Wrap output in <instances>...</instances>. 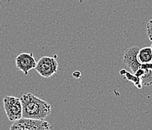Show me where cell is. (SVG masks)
I'll return each instance as SVG.
<instances>
[{
	"mask_svg": "<svg viewBox=\"0 0 152 130\" xmlns=\"http://www.w3.org/2000/svg\"><path fill=\"white\" fill-rule=\"evenodd\" d=\"M23 108V117L45 120L51 111V106L32 93H24L20 97Z\"/></svg>",
	"mask_w": 152,
	"mask_h": 130,
	"instance_id": "6da1fadb",
	"label": "cell"
},
{
	"mask_svg": "<svg viewBox=\"0 0 152 130\" xmlns=\"http://www.w3.org/2000/svg\"><path fill=\"white\" fill-rule=\"evenodd\" d=\"M53 126L45 120L32 119L21 117L20 119L14 121L10 126L11 130H48Z\"/></svg>",
	"mask_w": 152,
	"mask_h": 130,
	"instance_id": "7a4b0ae2",
	"label": "cell"
},
{
	"mask_svg": "<svg viewBox=\"0 0 152 130\" xmlns=\"http://www.w3.org/2000/svg\"><path fill=\"white\" fill-rule=\"evenodd\" d=\"M5 114L10 121L14 122L23 117V108L20 99L15 96H5L3 99Z\"/></svg>",
	"mask_w": 152,
	"mask_h": 130,
	"instance_id": "3957f363",
	"label": "cell"
},
{
	"mask_svg": "<svg viewBox=\"0 0 152 130\" xmlns=\"http://www.w3.org/2000/svg\"><path fill=\"white\" fill-rule=\"evenodd\" d=\"M36 71L43 77H50L55 74L58 69V63L54 57L42 56L37 62Z\"/></svg>",
	"mask_w": 152,
	"mask_h": 130,
	"instance_id": "277c9868",
	"label": "cell"
},
{
	"mask_svg": "<svg viewBox=\"0 0 152 130\" xmlns=\"http://www.w3.org/2000/svg\"><path fill=\"white\" fill-rule=\"evenodd\" d=\"M15 64L24 75H27L32 69L36 68L37 62L32 53H21L16 57Z\"/></svg>",
	"mask_w": 152,
	"mask_h": 130,
	"instance_id": "5b68a950",
	"label": "cell"
},
{
	"mask_svg": "<svg viewBox=\"0 0 152 130\" xmlns=\"http://www.w3.org/2000/svg\"><path fill=\"white\" fill-rule=\"evenodd\" d=\"M139 49L140 48L137 46L130 47L125 50L124 54V63L131 70L132 73L133 74L138 69H140L141 65H142L137 57Z\"/></svg>",
	"mask_w": 152,
	"mask_h": 130,
	"instance_id": "8992f818",
	"label": "cell"
},
{
	"mask_svg": "<svg viewBox=\"0 0 152 130\" xmlns=\"http://www.w3.org/2000/svg\"><path fill=\"white\" fill-rule=\"evenodd\" d=\"M137 57L139 61L142 64L152 62V51L151 47H145L139 49Z\"/></svg>",
	"mask_w": 152,
	"mask_h": 130,
	"instance_id": "52a82bcc",
	"label": "cell"
},
{
	"mask_svg": "<svg viewBox=\"0 0 152 130\" xmlns=\"http://www.w3.org/2000/svg\"><path fill=\"white\" fill-rule=\"evenodd\" d=\"M120 74H121L122 76H124L128 81L132 82L136 88L142 89V81H141L140 77H137V76L135 74H133V73L129 72L126 71L125 69H121V70L120 71Z\"/></svg>",
	"mask_w": 152,
	"mask_h": 130,
	"instance_id": "ba28073f",
	"label": "cell"
},
{
	"mask_svg": "<svg viewBox=\"0 0 152 130\" xmlns=\"http://www.w3.org/2000/svg\"><path fill=\"white\" fill-rule=\"evenodd\" d=\"M145 70L143 75L140 77L142 86H150L152 84V70L146 68H142Z\"/></svg>",
	"mask_w": 152,
	"mask_h": 130,
	"instance_id": "9c48e42d",
	"label": "cell"
},
{
	"mask_svg": "<svg viewBox=\"0 0 152 130\" xmlns=\"http://www.w3.org/2000/svg\"><path fill=\"white\" fill-rule=\"evenodd\" d=\"M146 32H147V35L149 40L152 42V18L146 25Z\"/></svg>",
	"mask_w": 152,
	"mask_h": 130,
	"instance_id": "30bf717a",
	"label": "cell"
},
{
	"mask_svg": "<svg viewBox=\"0 0 152 130\" xmlns=\"http://www.w3.org/2000/svg\"><path fill=\"white\" fill-rule=\"evenodd\" d=\"M72 75L75 78H79V77H81V72H78V71H76V72H75L73 73Z\"/></svg>",
	"mask_w": 152,
	"mask_h": 130,
	"instance_id": "8fae6325",
	"label": "cell"
},
{
	"mask_svg": "<svg viewBox=\"0 0 152 130\" xmlns=\"http://www.w3.org/2000/svg\"><path fill=\"white\" fill-rule=\"evenodd\" d=\"M78 1H79V2H82L84 0H78Z\"/></svg>",
	"mask_w": 152,
	"mask_h": 130,
	"instance_id": "7c38bea8",
	"label": "cell"
},
{
	"mask_svg": "<svg viewBox=\"0 0 152 130\" xmlns=\"http://www.w3.org/2000/svg\"><path fill=\"white\" fill-rule=\"evenodd\" d=\"M151 51H152V44H151Z\"/></svg>",
	"mask_w": 152,
	"mask_h": 130,
	"instance_id": "4fadbf2b",
	"label": "cell"
}]
</instances>
